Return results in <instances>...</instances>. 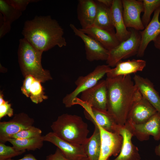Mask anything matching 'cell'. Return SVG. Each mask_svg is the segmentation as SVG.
I'll return each mask as SVG.
<instances>
[{
	"label": "cell",
	"instance_id": "1",
	"mask_svg": "<svg viewBox=\"0 0 160 160\" xmlns=\"http://www.w3.org/2000/svg\"><path fill=\"white\" fill-rule=\"evenodd\" d=\"M107 111L120 126L125 125L134 103L142 97L130 75L107 78Z\"/></svg>",
	"mask_w": 160,
	"mask_h": 160
},
{
	"label": "cell",
	"instance_id": "2",
	"mask_svg": "<svg viewBox=\"0 0 160 160\" xmlns=\"http://www.w3.org/2000/svg\"><path fill=\"white\" fill-rule=\"evenodd\" d=\"M63 29L50 16H36L25 22L22 32L24 38L35 48L43 52L57 46H65Z\"/></svg>",
	"mask_w": 160,
	"mask_h": 160
},
{
	"label": "cell",
	"instance_id": "3",
	"mask_svg": "<svg viewBox=\"0 0 160 160\" xmlns=\"http://www.w3.org/2000/svg\"><path fill=\"white\" fill-rule=\"evenodd\" d=\"M51 127L59 137L74 144L83 145L88 138L87 124L78 115L63 114L53 122Z\"/></svg>",
	"mask_w": 160,
	"mask_h": 160
},
{
	"label": "cell",
	"instance_id": "4",
	"mask_svg": "<svg viewBox=\"0 0 160 160\" xmlns=\"http://www.w3.org/2000/svg\"><path fill=\"white\" fill-rule=\"evenodd\" d=\"M42 53L35 48L24 38L20 40L18 50V62L24 77L31 75L41 83L52 79L49 71L44 69L42 67Z\"/></svg>",
	"mask_w": 160,
	"mask_h": 160
},
{
	"label": "cell",
	"instance_id": "5",
	"mask_svg": "<svg viewBox=\"0 0 160 160\" xmlns=\"http://www.w3.org/2000/svg\"><path fill=\"white\" fill-rule=\"evenodd\" d=\"M130 30L131 32L130 37L109 51L106 63L110 67H115L122 59L137 55L140 43V31L132 28Z\"/></svg>",
	"mask_w": 160,
	"mask_h": 160
},
{
	"label": "cell",
	"instance_id": "6",
	"mask_svg": "<svg viewBox=\"0 0 160 160\" xmlns=\"http://www.w3.org/2000/svg\"><path fill=\"white\" fill-rule=\"evenodd\" d=\"M111 68L107 65H98L87 75L79 77L75 82L76 87L63 99L65 106L70 108L73 105V100L80 94L96 85Z\"/></svg>",
	"mask_w": 160,
	"mask_h": 160
},
{
	"label": "cell",
	"instance_id": "7",
	"mask_svg": "<svg viewBox=\"0 0 160 160\" xmlns=\"http://www.w3.org/2000/svg\"><path fill=\"white\" fill-rule=\"evenodd\" d=\"M73 105L79 104L84 109L86 118L94 124H96L106 131L119 133L120 126L116 122L107 111H104L91 107L79 101L77 98L73 102Z\"/></svg>",
	"mask_w": 160,
	"mask_h": 160
},
{
	"label": "cell",
	"instance_id": "8",
	"mask_svg": "<svg viewBox=\"0 0 160 160\" xmlns=\"http://www.w3.org/2000/svg\"><path fill=\"white\" fill-rule=\"evenodd\" d=\"M34 119L22 112L15 115L12 119L0 122V143H4L12 136L20 131L33 126Z\"/></svg>",
	"mask_w": 160,
	"mask_h": 160
},
{
	"label": "cell",
	"instance_id": "9",
	"mask_svg": "<svg viewBox=\"0 0 160 160\" xmlns=\"http://www.w3.org/2000/svg\"><path fill=\"white\" fill-rule=\"evenodd\" d=\"M78 99L89 106L107 111V87L106 80H101L92 87L81 93Z\"/></svg>",
	"mask_w": 160,
	"mask_h": 160
},
{
	"label": "cell",
	"instance_id": "10",
	"mask_svg": "<svg viewBox=\"0 0 160 160\" xmlns=\"http://www.w3.org/2000/svg\"><path fill=\"white\" fill-rule=\"evenodd\" d=\"M70 26L75 35L80 38L84 43L87 59L90 62L94 61H106L109 50L99 42L78 28L73 24Z\"/></svg>",
	"mask_w": 160,
	"mask_h": 160
},
{
	"label": "cell",
	"instance_id": "11",
	"mask_svg": "<svg viewBox=\"0 0 160 160\" xmlns=\"http://www.w3.org/2000/svg\"><path fill=\"white\" fill-rule=\"evenodd\" d=\"M99 129L101 146L98 160H108L112 156H118L120 152L122 143V136L118 133L107 131L96 124Z\"/></svg>",
	"mask_w": 160,
	"mask_h": 160
},
{
	"label": "cell",
	"instance_id": "12",
	"mask_svg": "<svg viewBox=\"0 0 160 160\" xmlns=\"http://www.w3.org/2000/svg\"><path fill=\"white\" fill-rule=\"evenodd\" d=\"M123 16L126 27L138 31L145 28L140 18L144 12L142 0H122Z\"/></svg>",
	"mask_w": 160,
	"mask_h": 160
},
{
	"label": "cell",
	"instance_id": "13",
	"mask_svg": "<svg viewBox=\"0 0 160 160\" xmlns=\"http://www.w3.org/2000/svg\"><path fill=\"white\" fill-rule=\"evenodd\" d=\"M134 136L140 141L148 140L152 136L156 141L160 140V113L157 112L146 122L135 124L127 121Z\"/></svg>",
	"mask_w": 160,
	"mask_h": 160
},
{
	"label": "cell",
	"instance_id": "14",
	"mask_svg": "<svg viewBox=\"0 0 160 160\" xmlns=\"http://www.w3.org/2000/svg\"><path fill=\"white\" fill-rule=\"evenodd\" d=\"M44 140L55 145L62 154L69 160H81L87 157L83 145L71 143L60 138L53 132H49L44 136Z\"/></svg>",
	"mask_w": 160,
	"mask_h": 160
},
{
	"label": "cell",
	"instance_id": "15",
	"mask_svg": "<svg viewBox=\"0 0 160 160\" xmlns=\"http://www.w3.org/2000/svg\"><path fill=\"white\" fill-rule=\"evenodd\" d=\"M119 133L123 139L121 151L116 158L108 160H140L138 149L132 142V138L134 135L127 122L120 126Z\"/></svg>",
	"mask_w": 160,
	"mask_h": 160
},
{
	"label": "cell",
	"instance_id": "16",
	"mask_svg": "<svg viewBox=\"0 0 160 160\" xmlns=\"http://www.w3.org/2000/svg\"><path fill=\"white\" fill-rule=\"evenodd\" d=\"M157 112L155 108L143 97L133 105L127 121L133 124L143 123Z\"/></svg>",
	"mask_w": 160,
	"mask_h": 160
},
{
	"label": "cell",
	"instance_id": "17",
	"mask_svg": "<svg viewBox=\"0 0 160 160\" xmlns=\"http://www.w3.org/2000/svg\"><path fill=\"white\" fill-rule=\"evenodd\" d=\"M160 6L154 11L152 19L142 31H140L141 38L140 45L138 53V57H143L149 43L153 41L160 33V22L159 17Z\"/></svg>",
	"mask_w": 160,
	"mask_h": 160
},
{
	"label": "cell",
	"instance_id": "18",
	"mask_svg": "<svg viewBox=\"0 0 160 160\" xmlns=\"http://www.w3.org/2000/svg\"><path fill=\"white\" fill-rule=\"evenodd\" d=\"M133 79L142 97L160 113V96L153 84L148 79L137 74L134 75Z\"/></svg>",
	"mask_w": 160,
	"mask_h": 160
},
{
	"label": "cell",
	"instance_id": "19",
	"mask_svg": "<svg viewBox=\"0 0 160 160\" xmlns=\"http://www.w3.org/2000/svg\"><path fill=\"white\" fill-rule=\"evenodd\" d=\"M97 12L96 1L93 0H79L77 7V18L82 29L94 25Z\"/></svg>",
	"mask_w": 160,
	"mask_h": 160
},
{
	"label": "cell",
	"instance_id": "20",
	"mask_svg": "<svg viewBox=\"0 0 160 160\" xmlns=\"http://www.w3.org/2000/svg\"><path fill=\"white\" fill-rule=\"evenodd\" d=\"M111 20L115 29L116 35L120 42L128 39L131 32L126 27L123 16V7L121 0H113L110 8Z\"/></svg>",
	"mask_w": 160,
	"mask_h": 160
},
{
	"label": "cell",
	"instance_id": "21",
	"mask_svg": "<svg viewBox=\"0 0 160 160\" xmlns=\"http://www.w3.org/2000/svg\"><path fill=\"white\" fill-rule=\"evenodd\" d=\"M79 29L98 41L109 51L121 42L117 38L115 33L109 31L94 25L85 29Z\"/></svg>",
	"mask_w": 160,
	"mask_h": 160
},
{
	"label": "cell",
	"instance_id": "22",
	"mask_svg": "<svg viewBox=\"0 0 160 160\" xmlns=\"http://www.w3.org/2000/svg\"><path fill=\"white\" fill-rule=\"evenodd\" d=\"M146 65V62L141 59L121 60L117 63L114 68H111L107 73V78H113L141 71Z\"/></svg>",
	"mask_w": 160,
	"mask_h": 160
},
{
	"label": "cell",
	"instance_id": "23",
	"mask_svg": "<svg viewBox=\"0 0 160 160\" xmlns=\"http://www.w3.org/2000/svg\"><path fill=\"white\" fill-rule=\"evenodd\" d=\"M95 129L92 135L88 138L83 145L89 160H98L101 149V140L98 126L94 124Z\"/></svg>",
	"mask_w": 160,
	"mask_h": 160
},
{
	"label": "cell",
	"instance_id": "24",
	"mask_svg": "<svg viewBox=\"0 0 160 160\" xmlns=\"http://www.w3.org/2000/svg\"><path fill=\"white\" fill-rule=\"evenodd\" d=\"M97 12L93 25L109 31L115 33L112 24L109 8L96 0Z\"/></svg>",
	"mask_w": 160,
	"mask_h": 160
},
{
	"label": "cell",
	"instance_id": "25",
	"mask_svg": "<svg viewBox=\"0 0 160 160\" xmlns=\"http://www.w3.org/2000/svg\"><path fill=\"white\" fill-rule=\"evenodd\" d=\"M44 141V136L23 139L10 138L7 142L19 151H34L41 149Z\"/></svg>",
	"mask_w": 160,
	"mask_h": 160
},
{
	"label": "cell",
	"instance_id": "26",
	"mask_svg": "<svg viewBox=\"0 0 160 160\" xmlns=\"http://www.w3.org/2000/svg\"><path fill=\"white\" fill-rule=\"evenodd\" d=\"M0 12L4 21L10 24L18 19L22 12L9 4L6 0H0Z\"/></svg>",
	"mask_w": 160,
	"mask_h": 160
},
{
	"label": "cell",
	"instance_id": "27",
	"mask_svg": "<svg viewBox=\"0 0 160 160\" xmlns=\"http://www.w3.org/2000/svg\"><path fill=\"white\" fill-rule=\"evenodd\" d=\"M41 82L35 78L30 87V97L31 101L36 104L42 102L48 98L45 95Z\"/></svg>",
	"mask_w": 160,
	"mask_h": 160
},
{
	"label": "cell",
	"instance_id": "28",
	"mask_svg": "<svg viewBox=\"0 0 160 160\" xmlns=\"http://www.w3.org/2000/svg\"><path fill=\"white\" fill-rule=\"evenodd\" d=\"M144 13L141 19L143 24L145 27L151 21L152 13L160 6V0H142Z\"/></svg>",
	"mask_w": 160,
	"mask_h": 160
},
{
	"label": "cell",
	"instance_id": "29",
	"mask_svg": "<svg viewBox=\"0 0 160 160\" xmlns=\"http://www.w3.org/2000/svg\"><path fill=\"white\" fill-rule=\"evenodd\" d=\"M26 151H19L13 147L0 143V160H6L24 153Z\"/></svg>",
	"mask_w": 160,
	"mask_h": 160
},
{
	"label": "cell",
	"instance_id": "30",
	"mask_svg": "<svg viewBox=\"0 0 160 160\" xmlns=\"http://www.w3.org/2000/svg\"><path fill=\"white\" fill-rule=\"evenodd\" d=\"M42 131L33 126L20 131L12 136L11 138L23 139L35 137L42 136Z\"/></svg>",
	"mask_w": 160,
	"mask_h": 160
},
{
	"label": "cell",
	"instance_id": "31",
	"mask_svg": "<svg viewBox=\"0 0 160 160\" xmlns=\"http://www.w3.org/2000/svg\"><path fill=\"white\" fill-rule=\"evenodd\" d=\"M10 4L17 9L22 12L25 10L29 3L36 2L37 0H6Z\"/></svg>",
	"mask_w": 160,
	"mask_h": 160
},
{
	"label": "cell",
	"instance_id": "32",
	"mask_svg": "<svg viewBox=\"0 0 160 160\" xmlns=\"http://www.w3.org/2000/svg\"><path fill=\"white\" fill-rule=\"evenodd\" d=\"M13 109L8 101L4 100L0 102V119L6 116L11 117L13 115Z\"/></svg>",
	"mask_w": 160,
	"mask_h": 160
},
{
	"label": "cell",
	"instance_id": "33",
	"mask_svg": "<svg viewBox=\"0 0 160 160\" xmlns=\"http://www.w3.org/2000/svg\"><path fill=\"white\" fill-rule=\"evenodd\" d=\"M35 78L31 75H28L25 77V79L21 87L22 93L27 97H30V87Z\"/></svg>",
	"mask_w": 160,
	"mask_h": 160
},
{
	"label": "cell",
	"instance_id": "34",
	"mask_svg": "<svg viewBox=\"0 0 160 160\" xmlns=\"http://www.w3.org/2000/svg\"><path fill=\"white\" fill-rule=\"evenodd\" d=\"M11 24L4 21L3 16L0 14V38H2L10 31Z\"/></svg>",
	"mask_w": 160,
	"mask_h": 160
},
{
	"label": "cell",
	"instance_id": "35",
	"mask_svg": "<svg viewBox=\"0 0 160 160\" xmlns=\"http://www.w3.org/2000/svg\"><path fill=\"white\" fill-rule=\"evenodd\" d=\"M46 160H69L62 154L60 150L57 148L54 154H50L46 156Z\"/></svg>",
	"mask_w": 160,
	"mask_h": 160
},
{
	"label": "cell",
	"instance_id": "36",
	"mask_svg": "<svg viewBox=\"0 0 160 160\" xmlns=\"http://www.w3.org/2000/svg\"><path fill=\"white\" fill-rule=\"evenodd\" d=\"M6 160H38L31 153L25 155L22 158L18 160H14L12 159H7Z\"/></svg>",
	"mask_w": 160,
	"mask_h": 160
},
{
	"label": "cell",
	"instance_id": "37",
	"mask_svg": "<svg viewBox=\"0 0 160 160\" xmlns=\"http://www.w3.org/2000/svg\"><path fill=\"white\" fill-rule=\"evenodd\" d=\"M105 6L110 8L113 2V0H97Z\"/></svg>",
	"mask_w": 160,
	"mask_h": 160
},
{
	"label": "cell",
	"instance_id": "38",
	"mask_svg": "<svg viewBox=\"0 0 160 160\" xmlns=\"http://www.w3.org/2000/svg\"><path fill=\"white\" fill-rule=\"evenodd\" d=\"M155 47L157 49H160V33L153 41Z\"/></svg>",
	"mask_w": 160,
	"mask_h": 160
},
{
	"label": "cell",
	"instance_id": "39",
	"mask_svg": "<svg viewBox=\"0 0 160 160\" xmlns=\"http://www.w3.org/2000/svg\"><path fill=\"white\" fill-rule=\"evenodd\" d=\"M155 152L156 155L160 157V143L155 148Z\"/></svg>",
	"mask_w": 160,
	"mask_h": 160
},
{
	"label": "cell",
	"instance_id": "40",
	"mask_svg": "<svg viewBox=\"0 0 160 160\" xmlns=\"http://www.w3.org/2000/svg\"><path fill=\"white\" fill-rule=\"evenodd\" d=\"M81 160H89V159L87 157L81 159Z\"/></svg>",
	"mask_w": 160,
	"mask_h": 160
}]
</instances>
